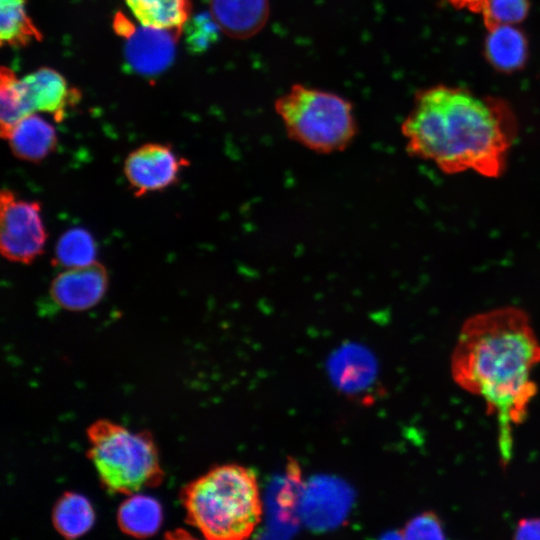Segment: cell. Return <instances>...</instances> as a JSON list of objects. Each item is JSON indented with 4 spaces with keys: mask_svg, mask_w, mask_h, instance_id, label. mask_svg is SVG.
Returning a JSON list of instances; mask_svg holds the SVG:
<instances>
[{
    "mask_svg": "<svg viewBox=\"0 0 540 540\" xmlns=\"http://www.w3.org/2000/svg\"><path fill=\"white\" fill-rule=\"evenodd\" d=\"M540 363V341L530 317L521 308L506 306L477 313L465 320L451 355L453 380L481 397L498 423L502 465L512 457V430L527 417L536 396L532 371Z\"/></svg>",
    "mask_w": 540,
    "mask_h": 540,
    "instance_id": "cell-1",
    "label": "cell"
},
{
    "mask_svg": "<svg viewBox=\"0 0 540 540\" xmlns=\"http://www.w3.org/2000/svg\"><path fill=\"white\" fill-rule=\"evenodd\" d=\"M410 155L443 173L473 171L498 178L518 133L516 116L503 99L438 84L418 91L401 125Z\"/></svg>",
    "mask_w": 540,
    "mask_h": 540,
    "instance_id": "cell-2",
    "label": "cell"
},
{
    "mask_svg": "<svg viewBox=\"0 0 540 540\" xmlns=\"http://www.w3.org/2000/svg\"><path fill=\"white\" fill-rule=\"evenodd\" d=\"M187 521L211 540L251 536L263 515L255 472L239 464L209 470L182 492Z\"/></svg>",
    "mask_w": 540,
    "mask_h": 540,
    "instance_id": "cell-3",
    "label": "cell"
},
{
    "mask_svg": "<svg viewBox=\"0 0 540 540\" xmlns=\"http://www.w3.org/2000/svg\"><path fill=\"white\" fill-rule=\"evenodd\" d=\"M274 107L288 136L318 153L343 150L357 133L352 103L335 93L294 84Z\"/></svg>",
    "mask_w": 540,
    "mask_h": 540,
    "instance_id": "cell-4",
    "label": "cell"
},
{
    "mask_svg": "<svg viewBox=\"0 0 540 540\" xmlns=\"http://www.w3.org/2000/svg\"><path fill=\"white\" fill-rule=\"evenodd\" d=\"M88 439V456L108 491L132 495L160 484L163 472L148 433L99 420L88 428Z\"/></svg>",
    "mask_w": 540,
    "mask_h": 540,
    "instance_id": "cell-5",
    "label": "cell"
},
{
    "mask_svg": "<svg viewBox=\"0 0 540 540\" xmlns=\"http://www.w3.org/2000/svg\"><path fill=\"white\" fill-rule=\"evenodd\" d=\"M47 233L41 203L22 199L10 189L0 195V250L12 262L31 264L44 252Z\"/></svg>",
    "mask_w": 540,
    "mask_h": 540,
    "instance_id": "cell-6",
    "label": "cell"
},
{
    "mask_svg": "<svg viewBox=\"0 0 540 540\" xmlns=\"http://www.w3.org/2000/svg\"><path fill=\"white\" fill-rule=\"evenodd\" d=\"M189 162L169 144L146 143L131 151L123 166L126 180L136 197L175 185Z\"/></svg>",
    "mask_w": 540,
    "mask_h": 540,
    "instance_id": "cell-7",
    "label": "cell"
},
{
    "mask_svg": "<svg viewBox=\"0 0 540 540\" xmlns=\"http://www.w3.org/2000/svg\"><path fill=\"white\" fill-rule=\"evenodd\" d=\"M22 108L26 115L44 112L62 121L69 107L80 99V93L69 88L65 78L49 67L39 68L17 79Z\"/></svg>",
    "mask_w": 540,
    "mask_h": 540,
    "instance_id": "cell-8",
    "label": "cell"
},
{
    "mask_svg": "<svg viewBox=\"0 0 540 540\" xmlns=\"http://www.w3.org/2000/svg\"><path fill=\"white\" fill-rule=\"evenodd\" d=\"M108 285L107 269L95 261L89 265L64 269L51 282L49 294L59 307L83 311L102 300Z\"/></svg>",
    "mask_w": 540,
    "mask_h": 540,
    "instance_id": "cell-9",
    "label": "cell"
},
{
    "mask_svg": "<svg viewBox=\"0 0 540 540\" xmlns=\"http://www.w3.org/2000/svg\"><path fill=\"white\" fill-rule=\"evenodd\" d=\"M180 35L167 30L141 25L125 38L124 57L127 66L145 77L164 72L173 62Z\"/></svg>",
    "mask_w": 540,
    "mask_h": 540,
    "instance_id": "cell-10",
    "label": "cell"
},
{
    "mask_svg": "<svg viewBox=\"0 0 540 540\" xmlns=\"http://www.w3.org/2000/svg\"><path fill=\"white\" fill-rule=\"evenodd\" d=\"M268 0H210V14L227 36L246 39L258 33L269 16Z\"/></svg>",
    "mask_w": 540,
    "mask_h": 540,
    "instance_id": "cell-11",
    "label": "cell"
},
{
    "mask_svg": "<svg viewBox=\"0 0 540 540\" xmlns=\"http://www.w3.org/2000/svg\"><path fill=\"white\" fill-rule=\"evenodd\" d=\"M18 159L38 163L56 148V129L43 117L32 113L18 121L3 137Z\"/></svg>",
    "mask_w": 540,
    "mask_h": 540,
    "instance_id": "cell-12",
    "label": "cell"
},
{
    "mask_svg": "<svg viewBox=\"0 0 540 540\" xmlns=\"http://www.w3.org/2000/svg\"><path fill=\"white\" fill-rule=\"evenodd\" d=\"M484 53L498 71L511 73L522 68L528 56V42L515 25H502L487 30Z\"/></svg>",
    "mask_w": 540,
    "mask_h": 540,
    "instance_id": "cell-13",
    "label": "cell"
},
{
    "mask_svg": "<svg viewBox=\"0 0 540 540\" xmlns=\"http://www.w3.org/2000/svg\"><path fill=\"white\" fill-rule=\"evenodd\" d=\"M139 24L167 29L181 36L190 18L189 0H124Z\"/></svg>",
    "mask_w": 540,
    "mask_h": 540,
    "instance_id": "cell-14",
    "label": "cell"
},
{
    "mask_svg": "<svg viewBox=\"0 0 540 540\" xmlns=\"http://www.w3.org/2000/svg\"><path fill=\"white\" fill-rule=\"evenodd\" d=\"M117 519L123 532L135 537H147L160 527L161 506L150 496L135 494L120 505Z\"/></svg>",
    "mask_w": 540,
    "mask_h": 540,
    "instance_id": "cell-15",
    "label": "cell"
},
{
    "mask_svg": "<svg viewBox=\"0 0 540 540\" xmlns=\"http://www.w3.org/2000/svg\"><path fill=\"white\" fill-rule=\"evenodd\" d=\"M41 38L42 34L27 13L26 0H0L2 45L23 47Z\"/></svg>",
    "mask_w": 540,
    "mask_h": 540,
    "instance_id": "cell-16",
    "label": "cell"
},
{
    "mask_svg": "<svg viewBox=\"0 0 540 540\" xmlns=\"http://www.w3.org/2000/svg\"><path fill=\"white\" fill-rule=\"evenodd\" d=\"M52 520L61 535L76 538L91 528L94 512L87 498L78 493L66 492L56 502Z\"/></svg>",
    "mask_w": 540,
    "mask_h": 540,
    "instance_id": "cell-17",
    "label": "cell"
},
{
    "mask_svg": "<svg viewBox=\"0 0 540 540\" xmlns=\"http://www.w3.org/2000/svg\"><path fill=\"white\" fill-rule=\"evenodd\" d=\"M96 242L84 228H71L57 241L53 264L64 269L89 265L96 261Z\"/></svg>",
    "mask_w": 540,
    "mask_h": 540,
    "instance_id": "cell-18",
    "label": "cell"
},
{
    "mask_svg": "<svg viewBox=\"0 0 540 540\" xmlns=\"http://www.w3.org/2000/svg\"><path fill=\"white\" fill-rule=\"evenodd\" d=\"M0 84V126L2 138L21 119L26 117L17 89V76L7 68H1Z\"/></svg>",
    "mask_w": 540,
    "mask_h": 540,
    "instance_id": "cell-19",
    "label": "cell"
},
{
    "mask_svg": "<svg viewBox=\"0 0 540 540\" xmlns=\"http://www.w3.org/2000/svg\"><path fill=\"white\" fill-rule=\"evenodd\" d=\"M529 0H486L480 12L487 30L502 25H516L529 12Z\"/></svg>",
    "mask_w": 540,
    "mask_h": 540,
    "instance_id": "cell-20",
    "label": "cell"
},
{
    "mask_svg": "<svg viewBox=\"0 0 540 540\" xmlns=\"http://www.w3.org/2000/svg\"><path fill=\"white\" fill-rule=\"evenodd\" d=\"M220 28L209 13L198 14L185 23L182 34L191 53L207 50L217 38Z\"/></svg>",
    "mask_w": 540,
    "mask_h": 540,
    "instance_id": "cell-21",
    "label": "cell"
},
{
    "mask_svg": "<svg viewBox=\"0 0 540 540\" xmlns=\"http://www.w3.org/2000/svg\"><path fill=\"white\" fill-rule=\"evenodd\" d=\"M406 539H444V527L433 511L423 512L411 518L401 531Z\"/></svg>",
    "mask_w": 540,
    "mask_h": 540,
    "instance_id": "cell-22",
    "label": "cell"
},
{
    "mask_svg": "<svg viewBox=\"0 0 540 540\" xmlns=\"http://www.w3.org/2000/svg\"><path fill=\"white\" fill-rule=\"evenodd\" d=\"M514 539H540V518H523L515 529Z\"/></svg>",
    "mask_w": 540,
    "mask_h": 540,
    "instance_id": "cell-23",
    "label": "cell"
},
{
    "mask_svg": "<svg viewBox=\"0 0 540 540\" xmlns=\"http://www.w3.org/2000/svg\"><path fill=\"white\" fill-rule=\"evenodd\" d=\"M113 27L115 32L122 38H126L133 33L136 26L122 13H117L114 17Z\"/></svg>",
    "mask_w": 540,
    "mask_h": 540,
    "instance_id": "cell-24",
    "label": "cell"
},
{
    "mask_svg": "<svg viewBox=\"0 0 540 540\" xmlns=\"http://www.w3.org/2000/svg\"><path fill=\"white\" fill-rule=\"evenodd\" d=\"M457 10H466L473 13L481 12L486 0H446Z\"/></svg>",
    "mask_w": 540,
    "mask_h": 540,
    "instance_id": "cell-25",
    "label": "cell"
}]
</instances>
